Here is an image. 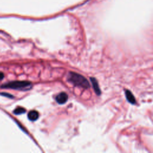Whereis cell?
<instances>
[{
	"instance_id": "obj_1",
	"label": "cell",
	"mask_w": 153,
	"mask_h": 153,
	"mask_svg": "<svg viewBox=\"0 0 153 153\" xmlns=\"http://www.w3.org/2000/svg\"><path fill=\"white\" fill-rule=\"evenodd\" d=\"M69 82L75 86H78L83 88H88L90 84L87 79L82 75L74 72H70L67 76Z\"/></svg>"
},
{
	"instance_id": "obj_2",
	"label": "cell",
	"mask_w": 153,
	"mask_h": 153,
	"mask_svg": "<svg viewBox=\"0 0 153 153\" xmlns=\"http://www.w3.org/2000/svg\"><path fill=\"white\" fill-rule=\"evenodd\" d=\"M2 88H11L14 90H19L22 91H26L30 90L32 87L31 82L28 81H12L6 83L1 86Z\"/></svg>"
},
{
	"instance_id": "obj_3",
	"label": "cell",
	"mask_w": 153,
	"mask_h": 153,
	"mask_svg": "<svg viewBox=\"0 0 153 153\" xmlns=\"http://www.w3.org/2000/svg\"><path fill=\"white\" fill-rule=\"evenodd\" d=\"M68 96L65 92H61L56 97V100L59 104H64L68 100Z\"/></svg>"
},
{
	"instance_id": "obj_4",
	"label": "cell",
	"mask_w": 153,
	"mask_h": 153,
	"mask_svg": "<svg viewBox=\"0 0 153 153\" xmlns=\"http://www.w3.org/2000/svg\"><path fill=\"white\" fill-rule=\"evenodd\" d=\"M90 81H91V82L92 85H93V88L97 96H100V94H101V91H100V89L99 87V84H98V82H97L96 79L93 78V77H91L90 78Z\"/></svg>"
},
{
	"instance_id": "obj_5",
	"label": "cell",
	"mask_w": 153,
	"mask_h": 153,
	"mask_svg": "<svg viewBox=\"0 0 153 153\" xmlns=\"http://www.w3.org/2000/svg\"><path fill=\"white\" fill-rule=\"evenodd\" d=\"M125 94H126V99H127L128 102H130L131 104L136 103V99H135L134 96H133V94H132V93L130 90H127L125 92Z\"/></svg>"
},
{
	"instance_id": "obj_6",
	"label": "cell",
	"mask_w": 153,
	"mask_h": 153,
	"mask_svg": "<svg viewBox=\"0 0 153 153\" xmlns=\"http://www.w3.org/2000/svg\"><path fill=\"white\" fill-rule=\"evenodd\" d=\"M39 117V114L38 112L36 111L32 110L30 111L28 114H27V118L29 120L33 121H36Z\"/></svg>"
},
{
	"instance_id": "obj_7",
	"label": "cell",
	"mask_w": 153,
	"mask_h": 153,
	"mask_svg": "<svg viewBox=\"0 0 153 153\" xmlns=\"http://www.w3.org/2000/svg\"><path fill=\"white\" fill-rule=\"evenodd\" d=\"M25 112H26V109L22 107H17L13 111L14 114H15L16 115H20L25 113Z\"/></svg>"
},
{
	"instance_id": "obj_8",
	"label": "cell",
	"mask_w": 153,
	"mask_h": 153,
	"mask_svg": "<svg viewBox=\"0 0 153 153\" xmlns=\"http://www.w3.org/2000/svg\"><path fill=\"white\" fill-rule=\"evenodd\" d=\"M1 94H2V96H5V97H10V98H12V97H13V95H11V94H8V93H1Z\"/></svg>"
},
{
	"instance_id": "obj_9",
	"label": "cell",
	"mask_w": 153,
	"mask_h": 153,
	"mask_svg": "<svg viewBox=\"0 0 153 153\" xmlns=\"http://www.w3.org/2000/svg\"><path fill=\"white\" fill-rule=\"evenodd\" d=\"M4 76V74L2 73V72H0V81L3 79Z\"/></svg>"
}]
</instances>
